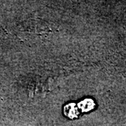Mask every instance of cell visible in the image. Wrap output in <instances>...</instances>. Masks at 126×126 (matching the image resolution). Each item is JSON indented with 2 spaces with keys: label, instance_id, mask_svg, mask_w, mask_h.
<instances>
[{
  "label": "cell",
  "instance_id": "obj_1",
  "mask_svg": "<svg viewBox=\"0 0 126 126\" xmlns=\"http://www.w3.org/2000/svg\"><path fill=\"white\" fill-rule=\"evenodd\" d=\"M64 114L70 118H74L78 116L79 114V110L76 107V105L74 103L67 104L65 106L64 109Z\"/></svg>",
  "mask_w": 126,
  "mask_h": 126
},
{
  "label": "cell",
  "instance_id": "obj_2",
  "mask_svg": "<svg viewBox=\"0 0 126 126\" xmlns=\"http://www.w3.org/2000/svg\"><path fill=\"white\" fill-rule=\"evenodd\" d=\"M79 107L82 112H86L94 108V104L93 99H86L79 104Z\"/></svg>",
  "mask_w": 126,
  "mask_h": 126
}]
</instances>
